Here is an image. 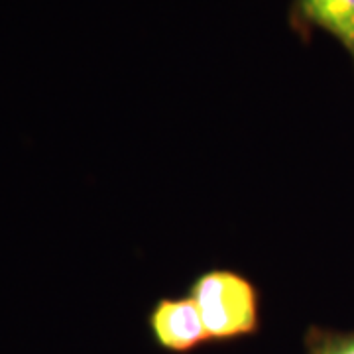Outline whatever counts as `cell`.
<instances>
[{
    "instance_id": "1",
    "label": "cell",
    "mask_w": 354,
    "mask_h": 354,
    "mask_svg": "<svg viewBox=\"0 0 354 354\" xmlns=\"http://www.w3.org/2000/svg\"><path fill=\"white\" fill-rule=\"evenodd\" d=\"M197 305L209 342L232 344L262 329V293L248 276L232 268H211L187 288Z\"/></svg>"
},
{
    "instance_id": "2",
    "label": "cell",
    "mask_w": 354,
    "mask_h": 354,
    "mask_svg": "<svg viewBox=\"0 0 354 354\" xmlns=\"http://www.w3.org/2000/svg\"><path fill=\"white\" fill-rule=\"evenodd\" d=\"M153 344L167 354H193L209 342L197 305L189 295L160 297L146 317Z\"/></svg>"
},
{
    "instance_id": "3",
    "label": "cell",
    "mask_w": 354,
    "mask_h": 354,
    "mask_svg": "<svg viewBox=\"0 0 354 354\" xmlns=\"http://www.w3.org/2000/svg\"><path fill=\"white\" fill-rule=\"evenodd\" d=\"M288 22L305 44L315 30L329 34L354 65V0H291Z\"/></svg>"
},
{
    "instance_id": "4",
    "label": "cell",
    "mask_w": 354,
    "mask_h": 354,
    "mask_svg": "<svg viewBox=\"0 0 354 354\" xmlns=\"http://www.w3.org/2000/svg\"><path fill=\"white\" fill-rule=\"evenodd\" d=\"M305 354H354V330L311 325L304 337Z\"/></svg>"
}]
</instances>
